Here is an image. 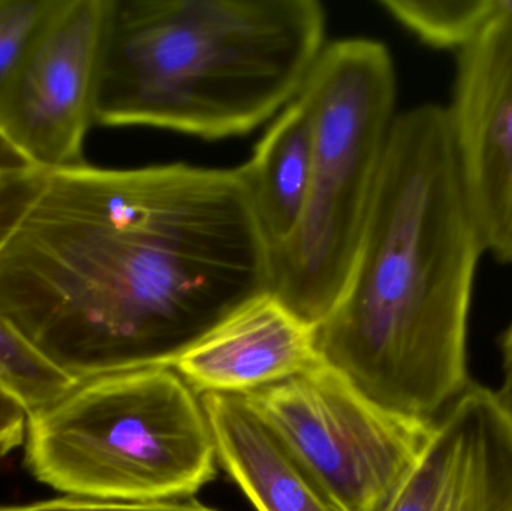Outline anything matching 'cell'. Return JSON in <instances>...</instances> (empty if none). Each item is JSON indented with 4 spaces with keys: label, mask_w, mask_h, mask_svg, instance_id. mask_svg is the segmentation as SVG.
Wrapping results in <instances>:
<instances>
[{
    "label": "cell",
    "mask_w": 512,
    "mask_h": 511,
    "mask_svg": "<svg viewBox=\"0 0 512 511\" xmlns=\"http://www.w3.org/2000/svg\"><path fill=\"white\" fill-rule=\"evenodd\" d=\"M268 291L239 168H26L0 201V317L74 380L173 366Z\"/></svg>",
    "instance_id": "1"
},
{
    "label": "cell",
    "mask_w": 512,
    "mask_h": 511,
    "mask_svg": "<svg viewBox=\"0 0 512 511\" xmlns=\"http://www.w3.org/2000/svg\"><path fill=\"white\" fill-rule=\"evenodd\" d=\"M484 252L445 105L394 120L348 281L316 348L388 410L438 420L472 384L469 317Z\"/></svg>",
    "instance_id": "2"
},
{
    "label": "cell",
    "mask_w": 512,
    "mask_h": 511,
    "mask_svg": "<svg viewBox=\"0 0 512 511\" xmlns=\"http://www.w3.org/2000/svg\"><path fill=\"white\" fill-rule=\"evenodd\" d=\"M325 26L315 0H107L93 120L249 134L297 98Z\"/></svg>",
    "instance_id": "3"
},
{
    "label": "cell",
    "mask_w": 512,
    "mask_h": 511,
    "mask_svg": "<svg viewBox=\"0 0 512 511\" xmlns=\"http://www.w3.org/2000/svg\"><path fill=\"white\" fill-rule=\"evenodd\" d=\"M24 449L39 483L75 497L180 500L218 474L201 396L173 366L78 380L29 414Z\"/></svg>",
    "instance_id": "4"
},
{
    "label": "cell",
    "mask_w": 512,
    "mask_h": 511,
    "mask_svg": "<svg viewBox=\"0 0 512 511\" xmlns=\"http://www.w3.org/2000/svg\"><path fill=\"white\" fill-rule=\"evenodd\" d=\"M298 98L312 117V179L298 227L271 251V293L316 327L348 281L399 114L391 51L370 38L325 45Z\"/></svg>",
    "instance_id": "5"
},
{
    "label": "cell",
    "mask_w": 512,
    "mask_h": 511,
    "mask_svg": "<svg viewBox=\"0 0 512 511\" xmlns=\"http://www.w3.org/2000/svg\"><path fill=\"white\" fill-rule=\"evenodd\" d=\"M243 398L342 511L390 510L436 429L382 407L322 359Z\"/></svg>",
    "instance_id": "6"
},
{
    "label": "cell",
    "mask_w": 512,
    "mask_h": 511,
    "mask_svg": "<svg viewBox=\"0 0 512 511\" xmlns=\"http://www.w3.org/2000/svg\"><path fill=\"white\" fill-rule=\"evenodd\" d=\"M107 0H56L0 92V147L29 170L83 161Z\"/></svg>",
    "instance_id": "7"
},
{
    "label": "cell",
    "mask_w": 512,
    "mask_h": 511,
    "mask_svg": "<svg viewBox=\"0 0 512 511\" xmlns=\"http://www.w3.org/2000/svg\"><path fill=\"white\" fill-rule=\"evenodd\" d=\"M460 186L484 252L512 266V21L457 53L445 105Z\"/></svg>",
    "instance_id": "8"
},
{
    "label": "cell",
    "mask_w": 512,
    "mask_h": 511,
    "mask_svg": "<svg viewBox=\"0 0 512 511\" xmlns=\"http://www.w3.org/2000/svg\"><path fill=\"white\" fill-rule=\"evenodd\" d=\"M388 511H512V411L472 381Z\"/></svg>",
    "instance_id": "9"
},
{
    "label": "cell",
    "mask_w": 512,
    "mask_h": 511,
    "mask_svg": "<svg viewBox=\"0 0 512 511\" xmlns=\"http://www.w3.org/2000/svg\"><path fill=\"white\" fill-rule=\"evenodd\" d=\"M319 360L316 327L268 291L183 351L173 368L200 396H245Z\"/></svg>",
    "instance_id": "10"
},
{
    "label": "cell",
    "mask_w": 512,
    "mask_h": 511,
    "mask_svg": "<svg viewBox=\"0 0 512 511\" xmlns=\"http://www.w3.org/2000/svg\"><path fill=\"white\" fill-rule=\"evenodd\" d=\"M218 464L256 511H342L243 396L201 395Z\"/></svg>",
    "instance_id": "11"
},
{
    "label": "cell",
    "mask_w": 512,
    "mask_h": 511,
    "mask_svg": "<svg viewBox=\"0 0 512 511\" xmlns=\"http://www.w3.org/2000/svg\"><path fill=\"white\" fill-rule=\"evenodd\" d=\"M313 167V125L306 104L295 98L242 167L252 210L271 251L283 245L298 227Z\"/></svg>",
    "instance_id": "12"
},
{
    "label": "cell",
    "mask_w": 512,
    "mask_h": 511,
    "mask_svg": "<svg viewBox=\"0 0 512 511\" xmlns=\"http://www.w3.org/2000/svg\"><path fill=\"white\" fill-rule=\"evenodd\" d=\"M378 5L433 50L462 51L502 21L512 0H379Z\"/></svg>",
    "instance_id": "13"
},
{
    "label": "cell",
    "mask_w": 512,
    "mask_h": 511,
    "mask_svg": "<svg viewBox=\"0 0 512 511\" xmlns=\"http://www.w3.org/2000/svg\"><path fill=\"white\" fill-rule=\"evenodd\" d=\"M75 383L0 317V390L30 414L65 395Z\"/></svg>",
    "instance_id": "14"
},
{
    "label": "cell",
    "mask_w": 512,
    "mask_h": 511,
    "mask_svg": "<svg viewBox=\"0 0 512 511\" xmlns=\"http://www.w3.org/2000/svg\"><path fill=\"white\" fill-rule=\"evenodd\" d=\"M56 0H0V92Z\"/></svg>",
    "instance_id": "15"
},
{
    "label": "cell",
    "mask_w": 512,
    "mask_h": 511,
    "mask_svg": "<svg viewBox=\"0 0 512 511\" xmlns=\"http://www.w3.org/2000/svg\"><path fill=\"white\" fill-rule=\"evenodd\" d=\"M0 511H219L191 498L158 501L102 500V498L65 497L35 501L29 504L3 506Z\"/></svg>",
    "instance_id": "16"
},
{
    "label": "cell",
    "mask_w": 512,
    "mask_h": 511,
    "mask_svg": "<svg viewBox=\"0 0 512 511\" xmlns=\"http://www.w3.org/2000/svg\"><path fill=\"white\" fill-rule=\"evenodd\" d=\"M29 411L0 390V462L26 443Z\"/></svg>",
    "instance_id": "17"
},
{
    "label": "cell",
    "mask_w": 512,
    "mask_h": 511,
    "mask_svg": "<svg viewBox=\"0 0 512 511\" xmlns=\"http://www.w3.org/2000/svg\"><path fill=\"white\" fill-rule=\"evenodd\" d=\"M499 350H501L502 375H504V383L498 390L505 404L512 411V320L501 338H499Z\"/></svg>",
    "instance_id": "18"
},
{
    "label": "cell",
    "mask_w": 512,
    "mask_h": 511,
    "mask_svg": "<svg viewBox=\"0 0 512 511\" xmlns=\"http://www.w3.org/2000/svg\"><path fill=\"white\" fill-rule=\"evenodd\" d=\"M26 170V167L15 161L9 153L0 147V201L14 185L15 180Z\"/></svg>",
    "instance_id": "19"
}]
</instances>
